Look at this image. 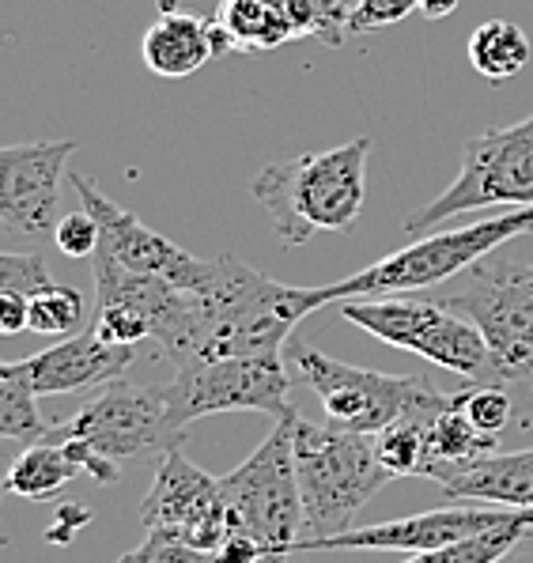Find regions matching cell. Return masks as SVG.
I'll list each match as a JSON object with an SVG mask.
<instances>
[{
    "instance_id": "obj_27",
    "label": "cell",
    "mask_w": 533,
    "mask_h": 563,
    "mask_svg": "<svg viewBox=\"0 0 533 563\" xmlns=\"http://www.w3.org/2000/svg\"><path fill=\"white\" fill-rule=\"evenodd\" d=\"M424 431L427 423L420 420H401L382 428L378 435H371L375 457L382 462V470L398 481V476H420L424 470Z\"/></svg>"
},
{
    "instance_id": "obj_31",
    "label": "cell",
    "mask_w": 533,
    "mask_h": 563,
    "mask_svg": "<svg viewBox=\"0 0 533 563\" xmlns=\"http://www.w3.org/2000/svg\"><path fill=\"white\" fill-rule=\"evenodd\" d=\"M54 242L65 257H95V250H99V242H102V228L88 208H76V212H65L62 220H57Z\"/></svg>"
},
{
    "instance_id": "obj_20",
    "label": "cell",
    "mask_w": 533,
    "mask_h": 563,
    "mask_svg": "<svg viewBox=\"0 0 533 563\" xmlns=\"http://www.w3.org/2000/svg\"><path fill=\"white\" fill-rule=\"evenodd\" d=\"M451 499H469V504H496V507H533V446L514 450V454L480 457L466 473L451 476L443 484Z\"/></svg>"
},
{
    "instance_id": "obj_24",
    "label": "cell",
    "mask_w": 533,
    "mask_h": 563,
    "mask_svg": "<svg viewBox=\"0 0 533 563\" xmlns=\"http://www.w3.org/2000/svg\"><path fill=\"white\" fill-rule=\"evenodd\" d=\"M49 428L38 412V394H34L23 363L0 360V443L31 446Z\"/></svg>"
},
{
    "instance_id": "obj_1",
    "label": "cell",
    "mask_w": 533,
    "mask_h": 563,
    "mask_svg": "<svg viewBox=\"0 0 533 563\" xmlns=\"http://www.w3.org/2000/svg\"><path fill=\"white\" fill-rule=\"evenodd\" d=\"M318 307H325L322 288L277 284L235 254L212 257L209 280L193 291L186 341L170 360L178 367L216 356H284L291 329Z\"/></svg>"
},
{
    "instance_id": "obj_22",
    "label": "cell",
    "mask_w": 533,
    "mask_h": 563,
    "mask_svg": "<svg viewBox=\"0 0 533 563\" xmlns=\"http://www.w3.org/2000/svg\"><path fill=\"white\" fill-rule=\"evenodd\" d=\"M496 450H500V439L477 431L466 416L451 405V409H443L432 423H427V431H424V470H420V476L446 484L451 476L466 473L469 465H477L480 457L496 454Z\"/></svg>"
},
{
    "instance_id": "obj_18",
    "label": "cell",
    "mask_w": 533,
    "mask_h": 563,
    "mask_svg": "<svg viewBox=\"0 0 533 563\" xmlns=\"http://www.w3.org/2000/svg\"><path fill=\"white\" fill-rule=\"evenodd\" d=\"M76 476H91L95 484H118L122 481V465L99 457L80 439L65 435L62 428H49L38 443L23 446V454L12 462L4 476V492L20 499H49Z\"/></svg>"
},
{
    "instance_id": "obj_29",
    "label": "cell",
    "mask_w": 533,
    "mask_h": 563,
    "mask_svg": "<svg viewBox=\"0 0 533 563\" xmlns=\"http://www.w3.org/2000/svg\"><path fill=\"white\" fill-rule=\"evenodd\" d=\"M296 4V20L303 38H318L325 46H341L345 42L352 12L359 0H291Z\"/></svg>"
},
{
    "instance_id": "obj_30",
    "label": "cell",
    "mask_w": 533,
    "mask_h": 563,
    "mask_svg": "<svg viewBox=\"0 0 533 563\" xmlns=\"http://www.w3.org/2000/svg\"><path fill=\"white\" fill-rule=\"evenodd\" d=\"M118 563H227L220 549H197V544L182 541L178 533L148 530L133 552H125Z\"/></svg>"
},
{
    "instance_id": "obj_9",
    "label": "cell",
    "mask_w": 533,
    "mask_h": 563,
    "mask_svg": "<svg viewBox=\"0 0 533 563\" xmlns=\"http://www.w3.org/2000/svg\"><path fill=\"white\" fill-rule=\"evenodd\" d=\"M163 389L167 420L182 431L201 416L216 412H269L284 420L296 416L288 397V363L284 356H216L178 363L175 378Z\"/></svg>"
},
{
    "instance_id": "obj_15",
    "label": "cell",
    "mask_w": 533,
    "mask_h": 563,
    "mask_svg": "<svg viewBox=\"0 0 533 563\" xmlns=\"http://www.w3.org/2000/svg\"><path fill=\"white\" fill-rule=\"evenodd\" d=\"M68 181H73L76 197H80V208H88L95 220H99V228H102L99 246L110 250V254H114L125 268L175 284L178 291H189V296L209 280L212 262L186 254L178 242H170L167 235L152 231L148 223H141L118 201H110V197L102 194L88 175H68Z\"/></svg>"
},
{
    "instance_id": "obj_2",
    "label": "cell",
    "mask_w": 533,
    "mask_h": 563,
    "mask_svg": "<svg viewBox=\"0 0 533 563\" xmlns=\"http://www.w3.org/2000/svg\"><path fill=\"white\" fill-rule=\"evenodd\" d=\"M367 155L371 141L341 144L330 152H307L265 167L254 178V201L269 212L280 246H303L322 231H348L364 212Z\"/></svg>"
},
{
    "instance_id": "obj_33",
    "label": "cell",
    "mask_w": 533,
    "mask_h": 563,
    "mask_svg": "<svg viewBox=\"0 0 533 563\" xmlns=\"http://www.w3.org/2000/svg\"><path fill=\"white\" fill-rule=\"evenodd\" d=\"M412 12H420V0H359L356 12H352L348 31L352 34L382 31V27H393V23L409 20Z\"/></svg>"
},
{
    "instance_id": "obj_3",
    "label": "cell",
    "mask_w": 533,
    "mask_h": 563,
    "mask_svg": "<svg viewBox=\"0 0 533 563\" xmlns=\"http://www.w3.org/2000/svg\"><path fill=\"white\" fill-rule=\"evenodd\" d=\"M296 476L303 496V537L322 541L352 530L359 515L386 484L393 481L375 457L371 435L337 428V423H311L296 416Z\"/></svg>"
},
{
    "instance_id": "obj_21",
    "label": "cell",
    "mask_w": 533,
    "mask_h": 563,
    "mask_svg": "<svg viewBox=\"0 0 533 563\" xmlns=\"http://www.w3.org/2000/svg\"><path fill=\"white\" fill-rule=\"evenodd\" d=\"M212 20L223 27L231 46L246 54H265L291 38H303L291 0H220Z\"/></svg>"
},
{
    "instance_id": "obj_4",
    "label": "cell",
    "mask_w": 533,
    "mask_h": 563,
    "mask_svg": "<svg viewBox=\"0 0 533 563\" xmlns=\"http://www.w3.org/2000/svg\"><path fill=\"white\" fill-rule=\"evenodd\" d=\"M284 360L296 367L303 386L314 389L322 401L325 420L337 428L359 431V435H378L382 428L401 420L432 423L443 409H451V394L435 389L424 375H382L371 367L341 363L337 356H325L314 344L291 336Z\"/></svg>"
},
{
    "instance_id": "obj_8",
    "label": "cell",
    "mask_w": 533,
    "mask_h": 563,
    "mask_svg": "<svg viewBox=\"0 0 533 563\" xmlns=\"http://www.w3.org/2000/svg\"><path fill=\"white\" fill-rule=\"evenodd\" d=\"M533 205V114L519 125L488 129L466 141L462 170L432 205L406 220V235H427L443 220L480 208Z\"/></svg>"
},
{
    "instance_id": "obj_34",
    "label": "cell",
    "mask_w": 533,
    "mask_h": 563,
    "mask_svg": "<svg viewBox=\"0 0 533 563\" xmlns=\"http://www.w3.org/2000/svg\"><path fill=\"white\" fill-rule=\"evenodd\" d=\"M31 333V296L27 291H0V336Z\"/></svg>"
},
{
    "instance_id": "obj_16",
    "label": "cell",
    "mask_w": 533,
    "mask_h": 563,
    "mask_svg": "<svg viewBox=\"0 0 533 563\" xmlns=\"http://www.w3.org/2000/svg\"><path fill=\"white\" fill-rule=\"evenodd\" d=\"M73 141H31L0 148V223L23 239H54Z\"/></svg>"
},
{
    "instance_id": "obj_13",
    "label": "cell",
    "mask_w": 533,
    "mask_h": 563,
    "mask_svg": "<svg viewBox=\"0 0 533 563\" xmlns=\"http://www.w3.org/2000/svg\"><path fill=\"white\" fill-rule=\"evenodd\" d=\"M533 518V507H435L420 510L409 518H393V522L375 526H352L337 537H322V541H299L296 552H432L443 544L466 541V537L500 530Z\"/></svg>"
},
{
    "instance_id": "obj_35",
    "label": "cell",
    "mask_w": 533,
    "mask_h": 563,
    "mask_svg": "<svg viewBox=\"0 0 533 563\" xmlns=\"http://www.w3.org/2000/svg\"><path fill=\"white\" fill-rule=\"evenodd\" d=\"M454 8H458V0H420V15H427V20H446Z\"/></svg>"
},
{
    "instance_id": "obj_5",
    "label": "cell",
    "mask_w": 533,
    "mask_h": 563,
    "mask_svg": "<svg viewBox=\"0 0 533 563\" xmlns=\"http://www.w3.org/2000/svg\"><path fill=\"white\" fill-rule=\"evenodd\" d=\"M533 231V205L511 208L503 216H488L469 228L454 231H435V235H420L409 246L386 254L382 262L359 268V273L345 276L337 284H325L322 299L325 302H345V299H382V296H401V291H424L435 284H446L454 276H462L466 268L485 262L492 250H500L503 242Z\"/></svg>"
},
{
    "instance_id": "obj_6",
    "label": "cell",
    "mask_w": 533,
    "mask_h": 563,
    "mask_svg": "<svg viewBox=\"0 0 533 563\" xmlns=\"http://www.w3.org/2000/svg\"><path fill=\"white\" fill-rule=\"evenodd\" d=\"M299 416V412H296ZM296 416H284L238 470L220 476L227 530L251 537L265 563H284L303 537V496L296 476Z\"/></svg>"
},
{
    "instance_id": "obj_32",
    "label": "cell",
    "mask_w": 533,
    "mask_h": 563,
    "mask_svg": "<svg viewBox=\"0 0 533 563\" xmlns=\"http://www.w3.org/2000/svg\"><path fill=\"white\" fill-rule=\"evenodd\" d=\"M54 284L42 254H0V291H42Z\"/></svg>"
},
{
    "instance_id": "obj_25",
    "label": "cell",
    "mask_w": 533,
    "mask_h": 563,
    "mask_svg": "<svg viewBox=\"0 0 533 563\" xmlns=\"http://www.w3.org/2000/svg\"><path fill=\"white\" fill-rule=\"evenodd\" d=\"M519 544H533V518L466 537V541L443 544V549H432V552H417V556H409L406 563H500L511 556Z\"/></svg>"
},
{
    "instance_id": "obj_23",
    "label": "cell",
    "mask_w": 533,
    "mask_h": 563,
    "mask_svg": "<svg viewBox=\"0 0 533 563\" xmlns=\"http://www.w3.org/2000/svg\"><path fill=\"white\" fill-rule=\"evenodd\" d=\"M530 38L507 20H488L469 34V65L492 84L519 76L530 65Z\"/></svg>"
},
{
    "instance_id": "obj_14",
    "label": "cell",
    "mask_w": 533,
    "mask_h": 563,
    "mask_svg": "<svg viewBox=\"0 0 533 563\" xmlns=\"http://www.w3.org/2000/svg\"><path fill=\"white\" fill-rule=\"evenodd\" d=\"M144 530H167L197 549H223L227 541V504L220 481L193 465L182 450H167L156 465L148 496L141 504Z\"/></svg>"
},
{
    "instance_id": "obj_26",
    "label": "cell",
    "mask_w": 533,
    "mask_h": 563,
    "mask_svg": "<svg viewBox=\"0 0 533 563\" xmlns=\"http://www.w3.org/2000/svg\"><path fill=\"white\" fill-rule=\"evenodd\" d=\"M84 296L65 284H46L31 296V333L38 336H73L84 325Z\"/></svg>"
},
{
    "instance_id": "obj_19",
    "label": "cell",
    "mask_w": 533,
    "mask_h": 563,
    "mask_svg": "<svg viewBox=\"0 0 533 563\" xmlns=\"http://www.w3.org/2000/svg\"><path fill=\"white\" fill-rule=\"evenodd\" d=\"M231 38L223 34L216 20H201V15L178 12L175 0H163L159 20L144 31L141 38V57L163 80H182L193 76L204 60L231 54Z\"/></svg>"
},
{
    "instance_id": "obj_12",
    "label": "cell",
    "mask_w": 533,
    "mask_h": 563,
    "mask_svg": "<svg viewBox=\"0 0 533 563\" xmlns=\"http://www.w3.org/2000/svg\"><path fill=\"white\" fill-rule=\"evenodd\" d=\"M57 428L114 465L163 457L167 450L182 446V431H175L167 420L163 389L133 386L125 378L107 383L99 397H91L73 420L57 423Z\"/></svg>"
},
{
    "instance_id": "obj_17",
    "label": "cell",
    "mask_w": 533,
    "mask_h": 563,
    "mask_svg": "<svg viewBox=\"0 0 533 563\" xmlns=\"http://www.w3.org/2000/svg\"><path fill=\"white\" fill-rule=\"evenodd\" d=\"M133 360H136V344H114L95 333V329H80V333L57 341L54 349L20 363L27 371L34 394L57 397V394H76L84 386L114 383V378H122V371Z\"/></svg>"
},
{
    "instance_id": "obj_7",
    "label": "cell",
    "mask_w": 533,
    "mask_h": 563,
    "mask_svg": "<svg viewBox=\"0 0 533 563\" xmlns=\"http://www.w3.org/2000/svg\"><path fill=\"white\" fill-rule=\"evenodd\" d=\"M440 302L480 329L488 344V383L533 378V265L477 262L454 276Z\"/></svg>"
},
{
    "instance_id": "obj_11",
    "label": "cell",
    "mask_w": 533,
    "mask_h": 563,
    "mask_svg": "<svg viewBox=\"0 0 533 563\" xmlns=\"http://www.w3.org/2000/svg\"><path fill=\"white\" fill-rule=\"evenodd\" d=\"M91 273L95 296H99V314L91 325L95 333L114 344L156 341L167 356H175L178 344L186 341L193 296L178 291L167 280H156V276L133 273L102 246L91 257Z\"/></svg>"
},
{
    "instance_id": "obj_28",
    "label": "cell",
    "mask_w": 533,
    "mask_h": 563,
    "mask_svg": "<svg viewBox=\"0 0 533 563\" xmlns=\"http://www.w3.org/2000/svg\"><path fill=\"white\" fill-rule=\"evenodd\" d=\"M451 405L466 416L473 428L485 431V435H496V439L503 435L507 423H511V416H514L511 397H507V389L500 383H477V386L458 389V394H451Z\"/></svg>"
},
{
    "instance_id": "obj_10",
    "label": "cell",
    "mask_w": 533,
    "mask_h": 563,
    "mask_svg": "<svg viewBox=\"0 0 533 563\" xmlns=\"http://www.w3.org/2000/svg\"><path fill=\"white\" fill-rule=\"evenodd\" d=\"M341 318L382 344L417 352L469 383H488V344L480 329L440 299H345Z\"/></svg>"
}]
</instances>
